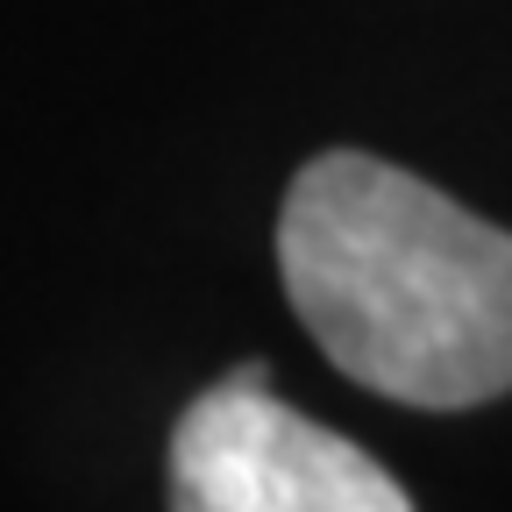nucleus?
I'll return each instance as SVG.
<instances>
[{
	"instance_id": "nucleus-1",
	"label": "nucleus",
	"mask_w": 512,
	"mask_h": 512,
	"mask_svg": "<svg viewBox=\"0 0 512 512\" xmlns=\"http://www.w3.org/2000/svg\"><path fill=\"white\" fill-rule=\"evenodd\" d=\"M285 299L377 399L463 413L512 392V235L427 178L328 150L278 214Z\"/></svg>"
},
{
	"instance_id": "nucleus-2",
	"label": "nucleus",
	"mask_w": 512,
	"mask_h": 512,
	"mask_svg": "<svg viewBox=\"0 0 512 512\" xmlns=\"http://www.w3.org/2000/svg\"><path fill=\"white\" fill-rule=\"evenodd\" d=\"M171 512H413V498L349 434L292 413L264 363H235L171 427Z\"/></svg>"
}]
</instances>
